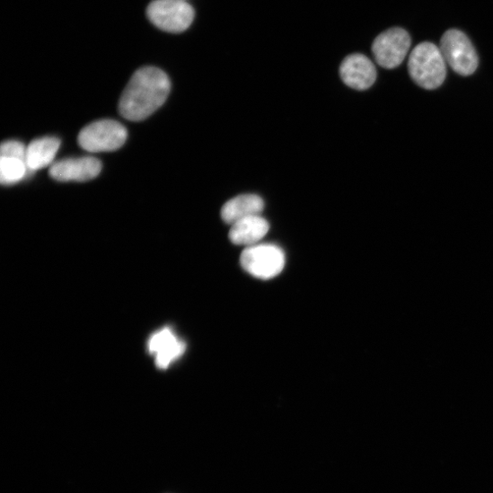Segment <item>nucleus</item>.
<instances>
[{
	"label": "nucleus",
	"instance_id": "0eeeda50",
	"mask_svg": "<svg viewBox=\"0 0 493 493\" xmlns=\"http://www.w3.org/2000/svg\"><path fill=\"white\" fill-rule=\"evenodd\" d=\"M411 46V39L407 31L392 28L379 34L372 51L376 63L386 69H394L405 60Z\"/></svg>",
	"mask_w": 493,
	"mask_h": 493
},
{
	"label": "nucleus",
	"instance_id": "7ed1b4c3",
	"mask_svg": "<svg viewBox=\"0 0 493 493\" xmlns=\"http://www.w3.org/2000/svg\"><path fill=\"white\" fill-rule=\"evenodd\" d=\"M146 14L155 27L172 33L187 31L195 18V11L186 0H154Z\"/></svg>",
	"mask_w": 493,
	"mask_h": 493
},
{
	"label": "nucleus",
	"instance_id": "6e6552de",
	"mask_svg": "<svg viewBox=\"0 0 493 493\" xmlns=\"http://www.w3.org/2000/svg\"><path fill=\"white\" fill-rule=\"evenodd\" d=\"M101 171V163L95 157L67 158L54 163L49 176L60 182H84L95 179Z\"/></svg>",
	"mask_w": 493,
	"mask_h": 493
},
{
	"label": "nucleus",
	"instance_id": "9b49d317",
	"mask_svg": "<svg viewBox=\"0 0 493 493\" xmlns=\"http://www.w3.org/2000/svg\"><path fill=\"white\" fill-rule=\"evenodd\" d=\"M61 146L57 137H43L32 141L26 150V163L29 172H35L52 166Z\"/></svg>",
	"mask_w": 493,
	"mask_h": 493
},
{
	"label": "nucleus",
	"instance_id": "9d476101",
	"mask_svg": "<svg viewBox=\"0 0 493 493\" xmlns=\"http://www.w3.org/2000/svg\"><path fill=\"white\" fill-rule=\"evenodd\" d=\"M269 223L260 215L249 216L232 225L229 237L233 244L251 247L258 244L268 233Z\"/></svg>",
	"mask_w": 493,
	"mask_h": 493
},
{
	"label": "nucleus",
	"instance_id": "dca6fc26",
	"mask_svg": "<svg viewBox=\"0 0 493 493\" xmlns=\"http://www.w3.org/2000/svg\"><path fill=\"white\" fill-rule=\"evenodd\" d=\"M26 150L27 147L19 141H6L0 148V157L19 158L26 161Z\"/></svg>",
	"mask_w": 493,
	"mask_h": 493
},
{
	"label": "nucleus",
	"instance_id": "f8f14e48",
	"mask_svg": "<svg viewBox=\"0 0 493 493\" xmlns=\"http://www.w3.org/2000/svg\"><path fill=\"white\" fill-rule=\"evenodd\" d=\"M264 209L263 199L255 194L240 195L227 201L222 209V217L227 224H234L241 219L260 215Z\"/></svg>",
	"mask_w": 493,
	"mask_h": 493
},
{
	"label": "nucleus",
	"instance_id": "423d86ee",
	"mask_svg": "<svg viewBox=\"0 0 493 493\" xmlns=\"http://www.w3.org/2000/svg\"><path fill=\"white\" fill-rule=\"evenodd\" d=\"M440 48L445 61L460 75L469 76L477 70L478 55L471 41L462 31H446L442 38Z\"/></svg>",
	"mask_w": 493,
	"mask_h": 493
},
{
	"label": "nucleus",
	"instance_id": "2eb2a0df",
	"mask_svg": "<svg viewBox=\"0 0 493 493\" xmlns=\"http://www.w3.org/2000/svg\"><path fill=\"white\" fill-rule=\"evenodd\" d=\"M178 339H179L171 328H163L159 332L154 334L149 339L148 350L151 354L156 355L164 348H167Z\"/></svg>",
	"mask_w": 493,
	"mask_h": 493
},
{
	"label": "nucleus",
	"instance_id": "20e7f679",
	"mask_svg": "<svg viewBox=\"0 0 493 493\" xmlns=\"http://www.w3.org/2000/svg\"><path fill=\"white\" fill-rule=\"evenodd\" d=\"M242 268L251 276L269 280L279 276L286 266L284 251L273 244H256L247 247L241 256Z\"/></svg>",
	"mask_w": 493,
	"mask_h": 493
},
{
	"label": "nucleus",
	"instance_id": "1a4fd4ad",
	"mask_svg": "<svg viewBox=\"0 0 493 493\" xmlns=\"http://www.w3.org/2000/svg\"><path fill=\"white\" fill-rule=\"evenodd\" d=\"M342 81L350 88L364 91L370 88L376 80V69L365 55L351 54L340 66Z\"/></svg>",
	"mask_w": 493,
	"mask_h": 493
},
{
	"label": "nucleus",
	"instance_id": "f03ea898",
	"mask_svg": "<svg viewBox=\"0 0 493 493\" xmlns=\"http://www.w3.org/2000/svg\"><path fill=\"white\" fill-rule=\"evenodd\" d=\"M409 73L412 80L426 90L440 87L446 79V61L440 48L422 42L411 52Z\"/></svg>",
	"mask_w": 493,
	"mask_h": 493
},
{
	"label": "nucleus",
	"instance_id": "ddd939ff",
	"mask_svg": "<svg viewBox=\"0 0 493 493\" xmlns=\"http://www.w3.org/2000/svg\"><path fill=\"white\" fill-rule=\"evenodd\" d=\"M29 172L25 160L0 157V181L3 185H14L23 180Z\"/></svg>",
	"mask_w": 493,
	"mask_h": 493
},
{
	"label": "nucleus",
	"instance_id": "39448f33",
	"mask_svg": "<svg viewBox=\"0 0 493 493\" xmlns=\"http://www.w3.org/2000/svg\"><path fill=\"white\" fill-rule=\"evenodd\" d=\"M127 139V128L118 121L107 119L84 128L79 134L78 143L88 152L101 153L119 149Z\"/></svg>",
	"mask_w": 493,
	"mask_h": 493
},
{
	"label": "nucleus",
	"instance_id": "f257e3e1",
	"mask_svg": "<svg viewBox=\"0 0 493 493\" xmlns=\"http://www.w3.org/2000/svg\"><path fill=\"white\" fill-rule=\"evenodd\" d=\"M171 89V80L162 70L154 67L137 70L120 98L121 116L135 122L146 119L166 101Z\"/></svg>",
	"mask_w": 493,
	"mask_h": 493
},
{
	"label": "nucleus",
	"instance_id": "4468645a",
	"mask_svg": "<svg viewBox=\"0 0 493 493\" xmlns=\"http://www.w3.org/2000/svg\"><path fill=\"white\" fill-rule=\"evenodd\" d=\"M186 350L183 341L178 339L155 355V365L160 369L167 368L174 360L180 357Z\"/></svg>",
	"mask_w": 493,
	"mask_h": 493
}]
</instances>
